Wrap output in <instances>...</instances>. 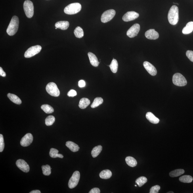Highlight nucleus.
I'll return each instance as SVG.
<instances>
[{"label":"nucleus","instance_id":"obj_31","mask_svg":"<svg viewBox=\"0 0 193 193\" xmlns=\"http://www.w3.org/2000/svg\"><path fill=\"white\" fill-rule=\"evenodd\" d=\"M193 178L189 175H184L179 178V181L183 183H190L192 181Z\"/></svg>","mask_w":193,"mask_h":193},{"label":"nucleus","instance_id":"obj_5","mask_svg":"<svg viewBox=\"0 0 193 193\" xmlns=\"http://www.w3.org/2000/svg\"><path fill=\"white\" fill-rule=\"evenodd\" d=\"M24 8L27 17L29 18H32L34 14V6L32 2L26 0L24 2Z\"/></svg>","mask_w":193,"mask_h":193},{"label":"nucleus","instance_id":"obj_35","mask_svg":"<svg viewBox=\"0 0 193 193\" xmlns=\"http://www.w3.org/2000/svg\"><path fill=\"white\" fill-rule=\"evenodd\" d=\"M55 121V118L53 116H48L45 119V124L47 126H51Z\"/></svg>","mask_w":193,"mask_h":193},{"label":"nucleus","instance_id":"obj_39","mask_svg":"<svg viewBox=\"0 0 193 193\" xmlns=\"http://www.w3.org/2000/svg\"><path fill=\"white\" fill-rule=\"evenodd\" d=\"M77 95V93L76 91L75 90L71 89L70 91H69L67 93V95L68 96H71V97H74V96H76Z\"/></svg>","mask_w":193,"mask_h":193},{"label":"nucleus","instance_id":"obj_8","mask_svg":"<svg viewBox=\"0 0 193 193\" xmlns=\"http://www.w3.org/2000/svg\"><path fill=\"white\" fill-rule=\"evenodd\" d=\"M80 177V174L78 171H75L73 173L68 182V187L71 189L74 188L78 184Z\"/></svg>","mask_w":193,"mask_h":193},{"label":"nucleus","instance_id":"obj_18","mask_svg":"<svg viewBox=\"0 0 193 193\" xmlns=\"http://www.w3.org/2000/svg\"><path fill=\"white\" fill-rule=\"evenodd\" d=\"M146 118L150 122L156 124L159 122V119L155 116V115L151 112H148L146 114Z\"/></svg>","mask_w":193,"mask_h":193},{"label":"nucleus","instance_id":"obj_44","mask_svg":"<svg viewBox=\"0 0 193 193\" xmlns=\"http://www.w3.org/2000/svg\"><path fill=\"white\" fill-rule=\"evenodd\" d=\"M173 193L174 192H172V191H171H171H170V192H167V193Z\"/></svg>","mask_w":193,"mask_h":193},{"label":"nucleus","instance_id":"obj_42","mask_svg":"<svg viewBox=\"0 0 193 193\" xmlns=\"http://www.w3.org/2000/svg\"><path fill=\"white\" fill-rule=\"evenodd\" d=\"M0 75L3 77H5L6 75V73L4 72L1 67H0Z\"/></svg>","mask_w":193,"mask_h":193},{"label":"nucleus","instance_id":"obj_24","mask_svg":"<svg viewBox=\"0 0 193 193\" xmlns=\"http://www.w3.org/2000/svg\"><path fill=\"white\" fill-rule=\"evenodd\" d=\"M126 162L129 166L134 167L136 166L137 163V161L133 157L131 156L127 157L125 159Z\"/></svg>","mask_w":193,"mask_h":193},{"label":"nucleus","instance_id":"obj_28","mask_svg":"<svg viewBox=\"0 0 193 193\" xmlns=\"http://www.w3.org/2000/svg\"><path fill=\"white\" fill-rule=\"evenodd\" d=\"M108 66L110 67L111 70L113 73H115L117 72L118 68V63L117 60L113 59L110 65Z\"/></svg>","mask_w":193,"mask_h":193},{"label":"nucleus","instance_id":"obj_34","mask_svg":"<svg viewBox=\"0 0 193 193\" xmlns=\"http://www.w3.org/2000/svg\"><path fill=\"white\" fill-rule=\"evenodd\" d=\"M43 173L45 176H49L51 174V168L49 165H43L42 167Z\"/></svg>","mask_w":193,"mask_h":193},{"label":"nucleus","instance_id":"obj_12","mask_svg":"<svg viewBox=\"0 0 193 193\" xmlns=\"http://www.w3.org/2000/svg\"><path fill=\"white\" fill-rule=\"evenodd\" d=\"M33 139V136L31 133H27L22 138L20 142L21 145L23 147L28 146L32 143Z\"/></svg>","mask_w":193,"mask_h":193},{"label":"nucleus","instance_id":"obj_29","mask_svg":"<svg viewBox=\"0 0 193 193\" xmlns=\"http://www.w3.org/2000/svg\"><path fill=\"white\" fill-rule=\"evenodd\" d=\"M75 37L77 38H81L84 36V31L83 29L80 27H77L74 31Z\"/></svg>","mask_w":193,"mask_h":193},{"label":"nucleus","instance_id":"obj_45","mask_svg":"<svg viewBox=\"0 0 193 193\" xmlns=\"http://www.w3.org/2000/svg\"><path fill=\"white\" fill-rule=\"evenodd\" d=\"M55 29H57V28H56H56H55Z\"/></svg>","mask_w":193,"mask_h":193},{"label":"nucleus","instance_id":"obj_25","mask_svg":"<svg viewBox=\"0 0 193 193\" xmlns=\"http://www.w3.org/2000/svg\"><path fill=\"white\" fill-rule=\"evenodd\" d=\"M58 151L56 149L52 148L50 150L49 152V155L52 158H56L58 157V158H63L64 156L62 154H58Z\"/></svg>","mask_w":193,"mask_h":193},{"label":"nucleus","instance_id":"obj_4","mask_svg":"<svg viewBox=\"0 0 193 193\" xmlns=\"http://www.w3.org/2000/svg\"><path fill=\"white\" fill-rule=\"evenodd\" d=\"M173 82L174 85L178 86H184L187 84L185 77L180 73H176L173 75Z\"/></svg>","mask_w":193,"mask_h":193},{"label":"nucleus","instance_id":"obj_6","mask_svg":"<svg viewBox=\"0 0 193 193\" xmlns=\"http://www.w3.org/2000/svg\"><path fill=\"white\" fill-rule=\"evenodd\" d=\"M46 91L50 95L57 97L60 95V91L57 85L54 83L50 82L46 87Z\"/></svg>","mask_w":193,"mask_h":193},{"label":"nucleus","instance_id":"obj_11","mask_svg":"<svg viewBox=\"0 0 193 193\" xmlns=\"http://www.w3.org/2000/svg\"><path fill=\"white\" fill-rule=\"evenodd\" d=\"M139 16V14L134 11L128 12L126 13L122 17L124 21L127 22L131 21L136 19Z\"/></svg>","mask_w":193,"mask_h":193},{"label":"nucleus","instance_id":"obj_37","mask_svg":"<svg viewBox=\"0 0 193 193\" xmlns=\"http://www.w3.org/2000/svg\"><path fill=\"white\" fill-rule=\"evenodd\" d=\"M160 189V187L158 185H156L152 187L150 189V193H158Z\"/></svg>","mask_w":193,"mask_h":193},{"label":"nucleus","instance_id":"obj_40","mask_svg":"<svg viewBox=\"0 0 193 193\" xmlns=\"http://www.w3.org/2000/svg\"><path fill=\"white\" fill-rule=\"evenodd\" d=\"M78 86L79 87L83 88L86 86V83L85 81L83 80H81L78 82Z\"/></svg>","mask_w":193,"mask_h":193},{"label":"nucleus","instance_id":"obj_21","mask_svg":"<svg viewBox=\"0 0 193 193\" xmlns=\"http://www.w3.org/2000/svg\"><path fill=\"white\" fill-rule=\"evenodd\" d=\"M7 96L10 100L14 104H20L22 103L21 100L15 94L9 93L7 94Z\"/></svg>","mask_w":193,"mask_h":193},{"label":"nucleus","instance_id":"obj_9","mask_svg":"<svg viewBox=\"0 0 193 193\" xmlns=\"http://www.w3.org/2000/svg\"><path fill=\"white\" fill-rule=\"evenodd\" d=\"M116 14V11L114 9L106 10L102 14L101 21L103 23L108 22L112 19Z\"/></svg>","mask_w":193,"mask_h":193},{"label":"nucleus","instance_id":"obj_38","mask_svg":"<svg viewBox=\"0 0 193 193\" xmlns=\"http://www.w3.org/2000/svg\"><path fill=\"white\" fill-rule=\"evenodd\" d=\"M186 55L189 59L193 62V51L188 50L186 52Z\"/></svg>","mask_w":193,"mask_h":193},{"label":"nucleus","instance_id":"obj_23","mask_svg":"<svg viewBox=\"0 0 193 193\" xmlns=\"http://www.w3.org/2000/svg\"><path fill=\"white\" fill-rule=\"evenodd\" d=\"M112 175V172L110 170L106 169L102 171L100 174V178L104 179H110Z\"/></svg>","mask_w":193,"mask_h":193},{"label":"nucleus","instance_id":"obj_46","mask_svg":"<svg viewBox=\"0 0 193 193\" xmlns=\"http://www.w3.org/2000/svg\"><path fill=\"white\" fill-rule=\"evenodd\" d=\"M135 186L136 187V186H137V185H135Z\"/></svg>","mask_w":193,"mask_h":193},{"label":"nucleus","instance_id":"obj_3","mask_svg":"<svg viewBox=\"0 0 193 193\" xmlns=\"http://www.w3.org/2000/svg\"><path fill=\"white\" fill-rule=\"evenodd\" d=\"M82 6L78 3H73L67 6L64 9V12L66 14H75L81 11Z\"/></svg>","mask_w":193,"mask_h":193},{"label":"nucleus","instance_id":"obj_15","mask_svg":"<svg viewBox=\"0 0 193 193\" xmlns=\"http://www.w3.org/2000/svg\"><path fill=\"white\" fill-rule=\"evenodd\" d=\"M146 38L149 39L155 40L158 38V33L154 29H150L147 31L145 33Z\"/></svg>","mask_w":193,"mask_h":193},{"label":"nucleus","instance_id":"obj_41","mask_svg":"<svg viewBox=\"0 0 193 193\" xmlns=\"http://www.w3.org/2000/svg\"><path fill=\"white\" fill-rule=\"evenodd\" d=\"M89 193H100V190L99 188H94L90 191Z\"/></svg>","mask_w":193,"mask_h":193},{"label":"nucleus","instance_id":"obj_26","mask_svg":"<svg viewBox=\"0 0 193 193\" xmlns=\"http://www.w3.org/2000/svg\"><path fill=\"white\" fill-rule=\"evenodd\" d=\"M102 150L101 146L99 145L95 147L92 150L91 152L92 156L93 158H95L98 156Z\"/></svg>","mask_w":193,"mask_h":193},{"label":"nucleus","instance_id":"obj_16","mask_svg":"<svg viewBox=\"0 0 193 193\" xmlns=\"http://www.w3.org/2000/svg\"><path fill=\"white\" fill-rule=\"evenodd\" d=\"M89 58L90 63L92 66L94 67H97L99 65L100 62L98 61L97 58L95 54L91 52H89L88 54Z\"/></svg>","mask_w":193,"mask_h":193},{"label":"nucleus","instance_id":"obj_36","mask_svg":"<svg viewBox=\"0 0 193 193\" xmlns=\"http://www.w3.org/2000/svg\"><path fill=\"white\" fill-rule=\"evenodd\" d=\"M5 148V142H4L3 136L2 135H0V152H3Z\"/></svg>","mask_w":193,"mask_h":193},{"label":"nucleus","instance_id":"obj_20","mask_svg":"<svg viewBox=\"0 0 193 193\" xmlns=\"http://www.w3.org/2000/svg\"><path fill=\"white\" fill-rule=\"evenodd\" d=\"M193 31V22H190L188 23L186 26L182 30V32L184 35L190 34Z\"/></svg>","mask_w":193,"mask_h":193},{"label":"nucleus","instance_id":"obj_43","mask_svg":"<svg viewBox=\"0 0 193 193\" xmlns=\"http://www.w3.org/2000/svg\"><path fill=\"white\" fill-rule=\"evenodd\" d=\"M40 191L39 190H35L31 191L30 193H41Z\"/></svg>","mask_w":193,"mask_h":193},{"label":"nucleus","instance_id":"obj_27","mask_svg":"<svg viewBox=\"0 0 193 193\" xmlns=\"http://www.w3.org/2000/svg\"><path fill=\"white\" fill-rule=\"evenodd\" d=\"M184 173V171L183 169H179L174 170L169 173L170 176L172 177H178L182 175Z\"/></svg>","mask_w":193,"mask_h":193},{"label":"nucleus","instance_id":"obj_19","mask_svg":"<svg viewBox=\"0 0 193 193\" xmlns=\"http://www.w3.org/2000/svg\"><path fill=\"white\" fill-rule=\"evenodd\" d=\"M66 146L73 152H76L79 149V147L77 144L72 141H68L66 143Z\"/></svg>","mask_w":193,"mask_h":193},{"label":"nucleus","instance_id":"obj_17","mask_svg":"<svg viewBox=\"0 0 193 193\" xmlns=\"http://www.w3.org/2000/svg\"><path fill=\"white\" fill-rule=\"evenodd\" d=\"M70 26V24L66 21H61L56 22L55 24V27L57 28L62 29V30H66Z\"/></svg>","mask_w":193,"mask_h":193},{"label":"nucleus","instance_id":"obj_22","mask_svg":"<svg viewBox=\"0 0 193 193\" xmlns=\"http://www.w3.org/2000/svg\"><path fill=\"white\" fill-rule=\"evenodd\" d=\"M90 100L87 98H83L80 100L79 107L82 109H84L86 108L90 104Z\"/></svg>","mask_w":193,"mask_h":193},{"label":"nucleus","instance_id":"obj_33","mask_svg":"<svg viewBox=\"0 0 193 193\" xmlns=\"http://www.w3.org/2000/svg\"><path fill=\"white\" fill-rule=\"evenodd\" d=\"M147 181V179L146 177H144V176H141L136 180V182L138 186L140 187L144 185L145 184H146Z\"/></svg>","mask_w":193,"mask_h":193},{"label":"nucleus","instance_id":"obj_13","mask_svg":"<svg viewBox=\"0 0 193 193\" xmlns=\"http://www.w3.org/2000/svg\"><path fill=\"white\" fill-rule=\"evenodd\" d=\"M16 164L19 169L24 173H28L30 170V168L28 163L23 159H18L16 161Z\"/></svg>","mask_w":193,"mask_h":193},{"label":"nucleus","instance_id":"obj_14","mask_svg":"<svg viewBox=\"0 0 193 193\" xmlns=\"http://www.w3.org/2000/svg\"><path fill=\"white\" fill-rule=\"evenodd\" d=\"M144 66L148 72L152 76H155L157 73V71L156 68L151 64L147 61L144 62L143 64Z\"/></svg>","mask_w":193,"mask_h":193},{"label":"nucleus","instance_id":"obj_7","mask_svg":"<svg viewBox=\"0 0 193 193\" xmlns=\"http://www.w3.org/2000/svg\"><path fill=\"white\" fill-rule=\"evenodd\" d=\"M42 47L40 46L36 45L32 46L27 49L24 54V56L26 58H29L35 56L41 52Z\"/></svg>","mask_w":193,"mask_h":193},{"label":"nucleus","instance_id":"obj_2","mask_svg":"<svg viewBox=\"0 0 193 193\" xmlns=\"http://www.w3.org/2000/svg\"><path fill=\"white\" fill-rule=\"evenodd\" d=\"M19 20L18 16H14L12 17L7 30V34L10 36L14 35L18 30Z\"/></svg>","mask_w":193,"mask_h":193},{"label":"nucleus","instance_id":"obj_1","mask_svg":"<svg viewBox=\"0 0 193 193\" xmlns=\"http://www.w3.org/2000/svg\"><path fill=\"white\" fill-rule=\"evenodd\" d=\"M168 19L169 24L175 25L179 20V8L177 6L173 5L171 7L168 15Z\"/></svg>","mask_w":193,"mask_h":193},{"label":"nucleus","instance_id":"obj_32","mask_svg":"<svg viewBox=\"0 0 193 193\" xmlns=\"http://www.w3.org/2000/svg\"><path fill=\"white\" fill-rule=\"evenodd\" d=\"M103 99L101 97H96L94 100L93 103L91 105L92 108H95L99 106L103 103Z\"/></svg>","mask_w":193,"mask_h":193},{"label":"nucleus","instance_id":"obj_10","mask_svg":"<svg viewBox=\"0 0 193 193\" xmlns=\"http://www.w3.org/2000/svg\"><path fill=\"white\" fill-rule=\"evenodd\" d=\"M140 29V25L138 24H135L128 30L127 35L131 38L135 37L137 36L139 32Z\"/></svg>","mask_w":193,"mask_h":193},{"label":"nucleus","instance_id":"obj_30","mask_svg":"<svg viewBox=\"0 0 193 193\" xmlns=\"http://www.w3.org/2000/svg\"><path fill=\"white\" fill-rule=\"evenodd\" d=\"M41 108L44 112L47 114H52L54 111L53 108L48 104L43 105L41 106Z\"/></svg>","mask_w":193,"mask_h":193}]
</instances>
